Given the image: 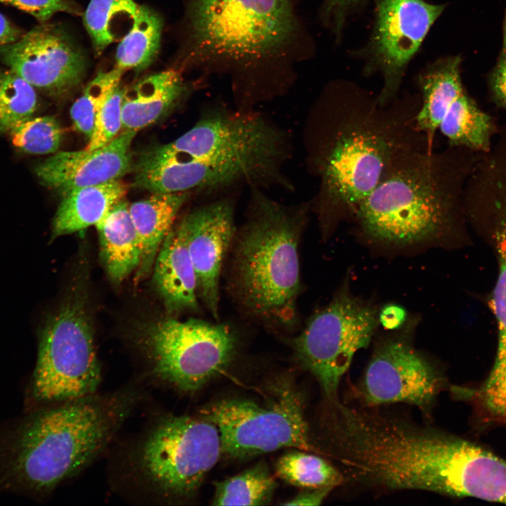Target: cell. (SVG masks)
Segmentation results:
<instances>
[{
    "mask_svg": "<svg viewBox=\"0 0 506 506\" xmlns=\"http://www.w3.org/2000/svg\"><path fill=\"white\" fill-rule=\"evenodd\" d=\"M326 455L349 481L388 491H426L506 504V462L429 427L377 410L330 402Z\"/></svg>",
    "mask_w": 506,
    "mask_h": 506,
    "instance_id": "cell-1",
    "label": "cell"
},
{
    "mask_svg": "<svg viewBox=\"0 0 506 506\" xmlns=\"http://www.w3.org/2000/svg\"><path fill=\"white\" fill-rule=\"evenodd\" d=\"M420 97L387 104L356 92L325 95L310 115L309 160L319 181L314 205L320 218L355 215L401 153L433 145L417 127Z\"/></svg>",
    "mask_w": 506,
    "mask_h": 506,
    "instance_id": "cell-2",
    "label": "cell"
},
{
    "mask_svg": "<svg viewBox=\"0 0 506 506\" xmlns=\"http://www.w3.org/2000/svg\"><path fill=\"white\" fill-rule=\"evenodd\" d=\"M295 0H186L183 64L228 76L253 103L292 84L306 53Z\"/></svg>",
    "mask_w": 506,
    "mask_h": 506,
    "instance_id": "cell-3",
    "label": "cell"
},
{
    "mask_svg": "<svg viewBox=\"0 0 506 506\" xmlns=\"http://www.w3.org/2000/svg\"><path fill=\"white\" fill-rule=\"evenodd\" d=\"M481 154L433 145L396 155L355 216L363 231L386 242L411 243L441 235L464 207L466 183Z\"/></svg>",
    "mask_w": 506,
    "mask_h": 506,
    "instance_id": "cell-4",
    "label": "cell"
},
{
    "mask_svg": "<svg viewBox=\"0 0 506 506\" xmlns=\"http://www.w3.org/2000/svg\"><path fill=\"white\" fill-rule=\"evenodd\" d=\"M129 389L65 401L20 429L12 472L35 491H48L90 464L116 434L138 401Z\"/></svg>",
    "mask_w": 506,
    "mask_h": 506,
    "instance_id": "cell-5",
    "label": "cell"
},
{
    "mask_svg": "<svg viewBox=\"0 0 506 506\" xmlns=\"http://www.w3.org/2000/svg\"><path fill=\"white\" fill-rule=\"evenodd\" d=\"M248 219L235 238L231 287L249 313L287 325L300 288L298 245L308 207H289L252 188Z\"/></svg>",
    "mask_w": 506,
    "mask_h": 506,
    "instance_id": "cell-6",
    "label": "cell"
},
{
    "mask_svg": "<svg viewBox=\"0 0 506 506\" xmlns=\"http://www.w3.org/2000/svg\"><path fill=\"white\" fill-rule=\"evenodd\" d=\"M221 455L216 427L200 416L167 415L138 444L136 472L162 500L193 496Z\"/></svg>",
    "mask_w": 506,
    "mask_h": 506,
    "instance_id": "cell-7",
    "label": "cell"
},
{
    "mask_svg": "<svg viewBox=\"0 0 506 506\" xmlns=\"http://www.w3.org/2000/svg\"><path fill=\"white\" fill-rule=\"evenodd\" d=\"M273 388L262 403L226 398L200 410L219 431L221 455L242 459L284 448L315 450L298 392L287 384Z\"/></svg>",
    "mask_w": 506,
    "mask_h": 506,
    "instance_id": "cell-8",
    "label": "cell"
},
{
    "mask_svg": "<svg viewBox=\"0 0 506 506\" xmlns=\"http://www.w3.org/2000/svg\"><path fill=\"white\" fill-rule=\"evenodd\" d=\"M142 345L153 378L179 391L192 392L230 364L236 337L225 324L167 318L148 327Z\"/></svg>",
    "mask_w": 506,
    "mask_h": 506,
    "instance_id": "cell-9",
    "label": "cell"
},
{
    "mask_svg": "<svg viewBox=\"0 0 506 506\" xmlns=\"http://www.w3.org/2000/svg\"><path fill=\"white\" fill-rule=\"evenodd\" d=\"M101 381L93 334L84 305L67 301L40 334L33 394L44 401H65L96 393Z\"/></svg>",
    "mask_w": 506,
    "mask_h": 506,
    "instance_id": "cell-10",
    "label": "cell"
},
{
    "mask_svg": "<svg viewBox=\"0 0 506 506\" xmlns=\"http://www.w3.org/2000/svg\"><path fill=\"white\" fill-rule=\"evenodd\" d=\"M374 311L341 293L316 313L292 341L298 361L317 379L327 401L338 399L341 379L376 327Z\"/></svg>",
    "mask_w": 506,
    "mask_h": 506,
    "instance_id": "cell-11",
    "label": "cell"
},
{
    "mask_svg": "<svg viewBox=\"0 0 506 506\" xmlns=\"http://www.w3.org/2000/svg\"><path fill=\"white\" fill-rule=\"evenodd\" d=\"M444 8L423 0H377L367 47V72L377 71L382 76L383 86L377 96L380 103L398 96L408 63Z\"/></svg>",
    "mask_w": 506,
    "mask_h": 506,
    "instance_id": "cell-12",
    "label": "cell"
},
{
    "mask_svg": "<svg viewBox=\"0 0 506 506\" xmlns=\"http://www.w3.org/2000/svg\"><path fill=\"white\" fill-rule=\"evenodd\" d=\"M444 379L436 368L403 339L383 343L373 353L358 388L364 406L405 403L427 415Z\"/></svg>",
    "mask_w": 506,
    "mask_h": 506,
    "instance_id": "cell-13",
    "label": "cell"
},
{
    "mask_svg": "<svg viewBox=\"0 0 506 506\" xmlns=\"http://www.w3.org/2000/svg\"><path fill=\"white\" fill-rule=\"evenodd\" d=\"M0 58L34 89L61 96L76 89L86 71L79 46L61 27L40 22L18 40L0 46Z\"/></svg>",
    "mask_w": 506,
    "mask_h": 506,
    "instance_id": "cell-14",
    "label": "cell"
},
{
    "mask_svg": "<svg viewBox=\"0 0 506 506\" xmlns=\"http://www.w3.org/2000/svg\"><path fill=\"white\" fill-rule=\"evenodd\" d=\"M178 226L195 271L200 298L217 318L221 271L235 235L233 206L228 199L216 200L187 214Z\"/></svg>",
    "mask_w": 506,
    "mask_h": 506,
    "instance_id": "cell-15",
    "label": "cell"
},
{
    "mask_svg": "<svg viewBox=\"0 0 506 506\" xmlns=\"http://www.w3.org/2000/svg\"><path fill=\"white\" fill-rule=\"evenodd\" d=\"M136 131L126 130L105 146L56 153L38 164L39 182L61 195L82 187L119 180L130 171V146Z\"/></svg>",
    "mask_w": 506,
    "mask_h": 506,
    "instance_id": "cell-16",
    "label": "cell"
},
{
    "mask_svg": "<svg viewBox=\"0 0 506 506\" xmlns=\"http://www.w3.org/2000/svg\"><path fill=\"white\" fill-rule=\"evenodd\" d=\"M153 282L169 312L198 309L197 280L183 234L172 228L156 256Z\"/></svg>",
    "mask_w": 506,
    "mask_h": 506,
    "instance_id": "cell-17",
    "label": "cell"
},
{
    "mask_svg": "<svg viewBox=\"0 0 506 506\" xmlns=\"http://www.w3.org/2000/svg\"><path fill=\"white\" fill-rule=\"evenodd\" d=\"M187 85L176 69L149 74L124 90L122 129L138 131L166 115L186 96Z\"/></svg>",
    "mask_w": 506,
    "mask_h": 506,
    "instance_id": "cell-18",
    "label": "cell"
},
{
    "mask_svg": "<svg viewBox=\"0 0 506 506\" xmlns=\"http://www.w3.org/2000/svg\"><path fill=\"white\" fill-rule=\"evenodd\" d=\"M95 226L102 262L110 278L120 282L138 268L142 253L127 202H117Z\"/></svg>",
    "mask_w": 506,
    "mask_h": 506,
    "instance_id": "cell-19",
    "label": "cell"
},
{
    "mask_svg": "<svg viewBox=\"0 0 506 506\" xmlns=\"http://www.w3.org/2000/svg\"><path fill=\"white\" fill-rule=\"evenodd\" d=\"M127 192L120 179L79 188L62 195L52 223V238L96 226Z\"/></svg>",
    "mask_w": 506,
    "mask_h": 506,
    "instance_id": "cell-20",
    "label": "cell"
},
{
    "mask_svg": "<svg viewBox=\"0 0 506 506\" xmlns=\"http://www.w3.org/2000/svg\"><path fill=\"white\" fill-rule=\"evenodd\" d=\"M190 193H153L129 205L141 245V261L137 277L147 274L154 264L160 246Z\"/></svg>",
    "mask_w": 506,
    "mask_h": 506,
    "instance_id": "cell-21",
    "label": "cell"
},
{
    "mask_svg": "<svg viewBox=\"0 0 506 506\" xmlns=\"http://www.w3.org/2000/svg\"><path fill=\"white\" fill-rule=\"evenodd\" d=\"M460 56L434 63L419 76L420 106L417 125L432 141L453 103L465 91L460 76Z\"/></svg>",
    "mask_w": 506,
    "mask_h": 506,
    "instance_id": "cell-22",
    "label": "cell"
},
{
    "mask_svg": "<svg viewBox=\"0 0 506 506\" xmlns=\"http://www.w3.org/2000/svg\"><path fill=\"white\" fill-rule=\"evenodd\" d=\"M438 129L449 145L483 154L491 149L496 127L493 118L465 91L450 105Z\"/></svg>",
    "mask_w": 506,
    "mask_h": 506,
    "instance_id": "cell-23",
    "label": "cell"
},
{
    "mask_svg": "<svg viewBox=\"0 0 506 506\" xmlns=\"http://www.w3.org/2000/svg\"><path fill=\"white\" fill-rule=\"evenodd\" d=\"M162 20L146 6H139L134 23L119 41L115 67L123 72L143 71L155 60L160 46Z\"/></svg>",
    "mask_w": 506,
    "mask_h": 506,
    "instance_id": "cell-24",
    "label": "cell"
},
{
    "mask_svg": "<svg viewBox=\"0 0 506 506\" xmlns=\"http://www.w3.org/2000/svg\"><path fill=\"white\" fill-rule=\"evenodd\" d=\"M138 6L134 0H90L84 24L98 56L129 31Z\"/></svg>",
    "mask_w": 506,
    "mask_h": 506,
    "instance_id": "cell-25",
    "label": "cell"
},
{
    "mask_svg": "<svg viewBox=\"0 0 506 506\" xmlns=\"http://www.w3.org/2000/svg\"><path fill=\"white\" fill-rule=\"evenodd\" d=\"M275 479L264 462L215 484L214 505H264L275 489Z\"/></svg>",
    "mask_w": 506,
    "mask_h": 506,
    "instance_id": "cell-26",
    "label": "cell"
},
{
    "mask_svg": "<svg viewBox=\"0 0 506 506\" xmlns=\"http://www.w3.org/2000/svg\"><path fill=\"white\" fill-rule=\"evenodd\" d=\"M276 475L304 488L335 487L344 482L339 469L322 457L299 450L283 455L275 464Z\"/></svg>",
    "mask_w": 506,
    "mask_h": 506,
    "instance_id": "cell-27",
    "label": "cell"
},
{
    "mask_svg": "<svg viewBox=\"0 0 506 506\" xmlns=\"http://www.w3.org/2000/svg\"><path fill=\"white\" fill-rule=\"evenodd\" d=\"M38 99L35 89L8 69L0 70V134L9 133L33 117Z\"/></svg>",
    "mask_w": 506,
    "mask_h": 506,
    "instance_id": "cell-28",
    "label": "cell"
},
{
    "mask_svg": "<svg viewBox=\"0 0 506 506\" xmlns=\"http://www.w3.org/2000/svg\"><path fill=\"white\" fill-rule=\"evenodd\" d=\"M124 72L115 67L100 72L85 86L70 114L75 129L90 138L96 116L110 93L119 85Z\"/></svg>",
    "mask_w": 506,
    "mask_h": 506,
    "instance_id": "cell-29",
    "label": "cell"
},
{
    "mask_svg": "<svg viewBox=\"0 0 506 506\" xmlns=\"http://www.w3.org/2000/svg\"><path fill=\"white\" fill-rule=\"evenodd\" d=\"M13 145L20 151L32 155L54 153L60 147L63 129L51 116L30 117L9 133Z\"/></svg>",
    "mask_w": 506,
    "mask_h": 506,
    "instance_id": "cell-30",
    "label": "cell"
},
{
    "mask_svg": "<svg viewBox=\"0 0 506 506\" xmlns=\"http://www.w3.org/2000/svg\"><path fill=\"white\" fill-rule=\"evenodd\" d=\"M124 89L119 85L108 96L98 112L92 134L85 149L102 148L116 138L122 129V101Z\"/></svg>",
    "mask_w": 506,
    "mask_h": 506,
    "instance_id": "cell-31",
    "label": "cell"
},
{
    "mask_svg": "<svg viewBox=\"0 0 506 506\" xmlns=\"http://www.w3.org/2000/svg\"><path fill=\"white\" fill-rule=\"evenodd\" d=\"M0 3L26 12L40 22H47L58 13H81L79 6L72 0H0Z\"/></svg>",
    "mask_w": 506,
    "mask_h": 506,
    "instance_id": "cell-32",
    "label": "cell"
},
{
    "mask_svg": "<svg viewBox=\"0 0 506 506\" xmlns=\"http://www.w3.org/2000/svg\"><path fill=\"white\" fill-rule=\"evenodd\" d=\"M503 25L502 46L496 64L488 75V86L493 101L506 110V16Z\"/></svg>",
    "mask_w": 506,
    "mask_h": 506,
    "instance_id": "cell-33",
    "label": "cell"
},
{
    "mask_svg": "<svg viewBox=\"0 0 506 506\" xmlns=\"http://www.w3.org/2000/svg\"><path fill=\"white\" fill-rule=\"evenodd\" d=\"M361 0H325L322 13L324 18L337 32L343 25L348 11L360 3Z\"/></svg>",
    "mask_w": 506,
    "mask_h": 506,
    "instance_id": "cell-34",
    "label": "cell"
},
{
    "mask_svg": "<svg viewBox=\"0 0 506 506\" xmlns=\"http://www.w3.org/2000/svg\"><path fill=\"white\" fill-rule=\"evenodd\" d=\"M330 487L317 488H306V490L288 502L282 503L283 505H319L332 490Z\"/></svg>",
    "mask_w": 506,
    "mask_h": 506,
    "instance_id": "cell-35",
    "label": "cell"
},
{
    "mask_svg": "<svg viewBox=\"0 0 506 506\" xmlns=\"http://www.w3.org/2000/svg\"><path fill=\"white\" fill-rule=\"evenodd\" d=\"M24 33L0 13V46L18 40Z\"/></svg>",
    "mask_w": 506,
    "mask_h": 506,
    "instance_id": "cell-36",
    "label": "cell"
},
{
    "mask_svg": "<svg viewBox=\"0 0 506 506\" xmlns=\"http://www.w3.org/2000/svg\"><path fill=\"white\" fill-rule=\"evenodd\" d=\"M405 318L403 309L396 306H387L380 314L382 325L387 328H395L399 326Z\"/></svg>",
    "mask_w": 506,
    "mask_h": 506,
    "instance_id": "cell-37",
    "label": "cell"
}]
</instances>
